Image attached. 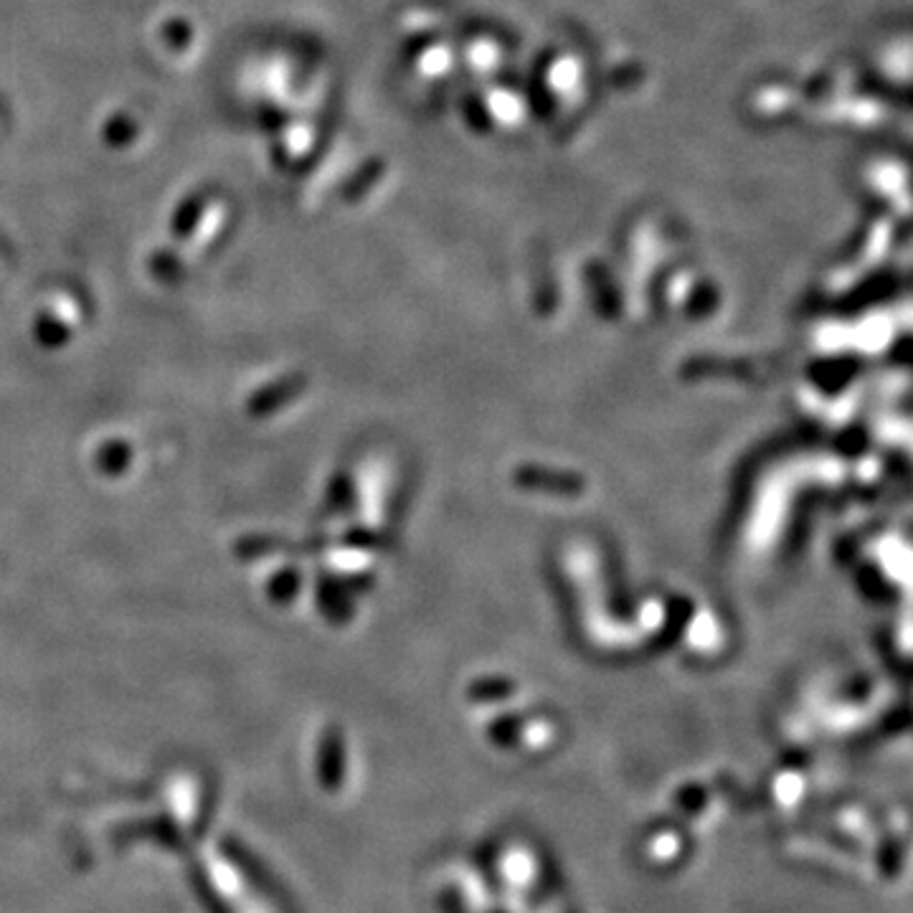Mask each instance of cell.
I'll return each mask as SVG.
<instances>
[{"instance_id": "cell-3", "label": "cell", "mask_w": 913, "mask_h": 913, "mask_svg": "<svg viewBox=\"0 0 913 913\" xmlns=\"http://www.w3.org/2000/svg\"><path fill=\"white\" fill-rule=\"evenodd\" d=\"M878 868H881V876L886 881H895L901 876L903 868V848L899 840H888L878 850Z\"/></svg>"}, {"instance_id": "cell-1", "label": "cell", "mask_w": 913, "mask_h": 913, "mask_svg": "<svg viewBox=\"0 0 913 913\" xmlns=\"http://www.w3.org/2000/svg\"><path fill=\"white\" fill-rule=\"evenodd\" d=\"M114 840L120 845H128L132 840H151L155 845H163L173 853H186V840L178 833V827L173 825L168 817L157 820H143V822H130V825L120 827V833H114Z\"/></svg>"}, {"instance_id": "cell-2", "label": "cell", "mask_w": 913, "mask_h": 913, "mask_svg": "<svg viewBox=\"0 0 913 913\" xmlns=\"http://www.w3.org/2000/svg\"><path fill=\"white\" fill-rule=\"evenodd\" d=\"M188 883H190V891H194L196 895V901L201 903V909L206 913H231L227 899L219 893V888H216V883L211 881V876L206 873L204 866H190Z\"/></svg>"}]
</instances>
